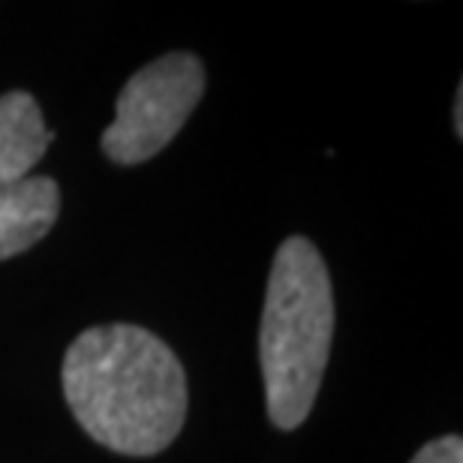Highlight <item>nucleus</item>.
Returning <instances> with one entry per match:
<instances>
[{
	"instance_id": "nucleus-1",
	"label": "nucleus",
	"mask_w": 463,
	"mask_h": 463,
	"mask_svg": "<svg viewBox=\"0 0 463 463\" xmlns=\"http://www.w3.org/2000/svg\"><path fill=\"white\" fill-rule=\"evenodd\" d=\"M61 383L88 437L118 455H160L187 419L178 355L154 331L127 322L81 331L63 355Z\"/></svg>"
},
{
	"instance_id": "nucleus-2",
	"label": "nucleus",
	"mask_w": 463,
	"mask_h": 463,
	"mask_svg": "<svg viewBox=\"0 0 463 463\" xmlns=\"http://www.w3.org/2000/svg\"><path fill=\"white\" fill-rule=\"evenodd\" d=\"M335 337V292L326 259L301 235L274 253L265 289L259 364L274 428L295 430L317 403Z\"/></svg>"
},
{
	"instance_id": "nucleus-3",
	"label": "nucleus",
	"mask_w": 463,
	"mask_h": 463,
	"mask_svg": "<svg viewBox=\"0 0 463 463\" xmlns=\"http://www.w3.org/2000/svg\"><path fill=\"white\" fill-rule=\"evenodd\" d=\"M205 94V70L196 54L172 52L151 61L127 81L106 127L103 151L118 165L151 160L181 133Z\"/></svg>"
},
{
	"instance_id": "nucleus-4",
	"label": "nucleus",
	"mask_w": 463,
	"mask_h": 463,
	"mask_svg": "<svg viewBox=\"0 0 463 463\" xmlns=\"http://www.w3.org/2000/svg\"><path fill=\"white\" fill-rule=\"evenodd\" d=\"M61 214V190L49 175H31L0 187V262L49 235Z\"/></svg>"
},
{
	"instance_id": "nucleus-5",
	"label": "nucleus",
	"mask_w": 463,
	"mask_h": 463,
	"mask_svg": "<svg viewBox=\"0 0 463 463\" xmlns=\"http://www.w3.org/2000/svg\"><path fill=\"white\" fill-rule=\"evenodd\" d=\"M52 138L43 109L31 94L9 90L0 97V187L31 178Z\"/></svg>"
},
{
	"instance_id": "nucleus-6",
	"label": "nucleus",
	"mask_w": 463,
	"mask_h": 463,
	"mask_svg": "<svg viewBox=\"0 0 463 463\" xmlns=\"http://www.w3.org/2000/svg\"><path fill=\"white\" fill-rule=\"evenodd\" d=\"M410 463H463V439L458 433L433 439L428 446H421L419 455H415Z\"/></svg>"
},
{
	"instance_id": "nucleus-7",
	"label": "nucleus",
	"mask_w": 463,
	"mask_h": 463,
	"mask_svg": "<svg viewBox=\"0 0 463 463\" xmlns=\"http://www.w3.org/2000/svg\"><path fill=\"white\" fill-rule=\"evenodd\" d=\"M455 129L458 136L463 133V88H458V99H455Z\"/></svg>"
}]
</instances>
